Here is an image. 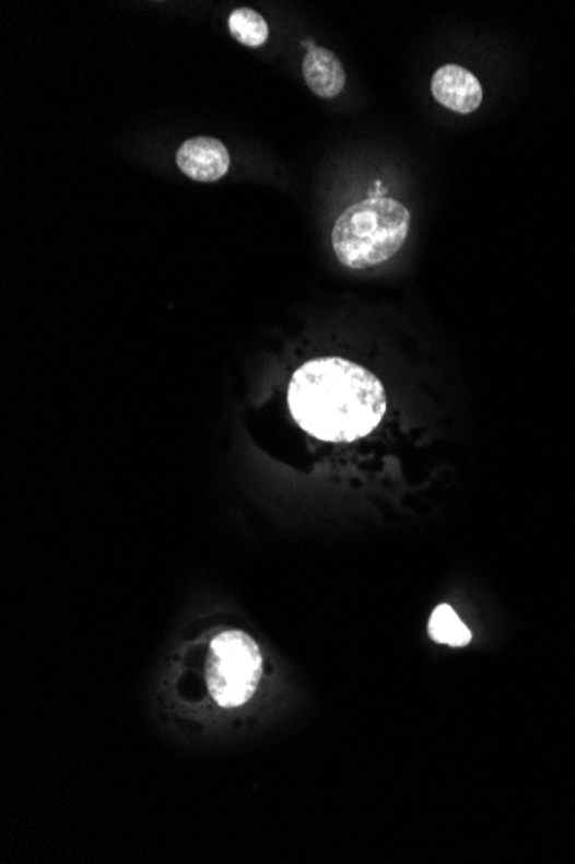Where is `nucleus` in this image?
Wrapping results in <instances>:
<instances>
[{
    "label": "nucleus",
    "instance_id": "4",
    "mask_svg": "<svg viewBox=\"0 0 575 864\" xmlns=\"http://www.w3.org/2000/svg\"><path fill=\"white\" fill-rule=\"evenodd\" d=\"M179 172L195 182L212 184L230 172L232 157L221 140L211 137H195L181 143L176 152Z\"/></svg>",
    "mask_w": 575,
    "mask_h": 864
},
{
    "label": "nucleus",
    "instance_id": "7",
    "mask_svg": "<svg viewBox=\"0 0 575 864\" xmlns=\"http://www.w3.org/2000/svg\"><path fill=\"white\" fill-rule=\"evenodd\" d=\"M227 28L232 37L250 49L262 47L269 38V26L257 11L238 8L227 17Z\"/></svg>",
    "mask_w": 575,
    "mask_h": 864
},
{
    "label": "nucleus",
    "instance_id": "6",
    "mask_svg": "<svg viewBox=\"0 0 575 864\" xmlns=\"http://www.w3.org/2000/svg\"><path fill=\"white\" fill-rule=\"evenodd\" d=\"M305 82L314 94L322 98H335L343 92L347 73L340 59L325 47H308L304 65Z\"/></svg>",
    "mask_w": 575,
    "mask_h": 864
},
{
    "label": "nucleus",
    "instance_id": "1",
    "mask_svg": "<svg viewBox=\"0 0 575 864\" xmlns=\"http://www.w3.org/2000/svg\"><path fill=\"white\" fill-rule=\"evenodd\" d=\"M288 406L305 432L326 442H353L373 432L386 412L382 382L341 358L307 361L293 373Z\"/></svg>",
    "mask_w": 575,
    "mask_h": 864
},
{
    "label": "nucleus",
    "instance_id": "2",
    "mask_svg": "<svg viewBox=\"0 0 575 864\" xmlns=\"http://www.w3.org/2000/svg\"><path fill=\"white\" fill-rule=\"evenodd\" d=\"M410 212L398 200L365 199L341 212L332 229V250L347 268L367 269L389 261L410 232Z\"/></svg>",
    "mask_w": 575,
    "mask_h": 864
},
{
    "label": "nucleus",
    "instance_id": "3",
    "mask_svg": "<svg viewBox=\"0 0 575 864\" xmlns=\"http://www.w3.org/2000/svg\"><path fill=\"white\" fill-rule=\"evenodd\" d=\"M262 656L247 633H221L212 642L211 692L224 708L245 704L259 687Z\"/></svg>",
    "mask_w": 575,
    "mask_h": 864
},
{
    "label": "nucleus",
    "instance_id": "5",
    "mask_svg": "<svg viewBox=\"0 0 575 864\" xmlns=\"http://www.w3.org/2000/svg\"><path fill=\"white\" fill-rule=\"evenodd\" d=\"M431 92L436 103L458 115H472L482 103V86L476 74L458 65H445L433 74Z\"/></svg>",
    "mask_w": 575,
    "mask_h": 864
},
{
    "label": "nucleus",
    "instance_id": "8",
    "mask_svg": "<svg viewBox=\"0 0 575 864\" xmlns=\"http://www.w3.org/2000/svg\"><path fill=\"white\" fill-rule=\"evenodd\" d=\"M430 635L439 644L463 647L472 641V633L448 604L434 609L430 620Z\"/></svg>",
    "mask_w": 575,
    "mask_h": 864
}]
</instances>
